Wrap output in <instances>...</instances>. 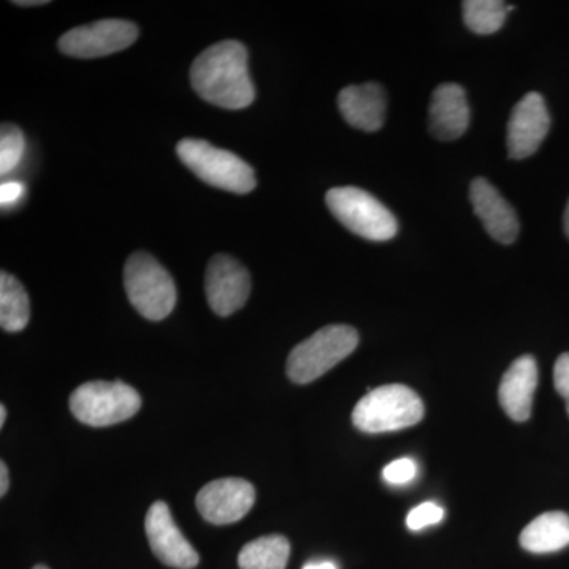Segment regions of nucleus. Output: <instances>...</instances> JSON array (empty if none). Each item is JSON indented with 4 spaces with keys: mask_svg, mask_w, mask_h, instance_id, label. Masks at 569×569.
<instances>
[{
    "mask_svg": "<svg viewBox=\"0 0 569 569\" xmlns=\"http://www.w3.org/2000/svg\"><path fill=\"white\" fill-rule=\"evenodd\" d=\"M190 81L201 99L223 110H244L257 93L241 41H220L201 52L190 69Z\"/></svg>",
    "mask_w": 569,
    "mask_h": 569,
    "instance_id": "f257e3e1",
    "label": "nucleus"
},
{
    "mask_svg": "<svg viewBox=\"0 0 569 569\" xmlns=\"http://www.w3.org/2000/svg\"><path fill=\"white\" fill-rule=\"evenodd\" d=\"M353 425L366 433L396 432L425 418V403L406 385L370 389L353 410Z\"/></svg>",
    "mask_w": 569,
    "mask_h": 569,
    "instance_id": "f03ea898",
    "label": "nucleus"
},
{
    "mask_svg": "<svg viewBox=\"0 0 569 569\" xmlns=\"http://www.w3.org/2000/svg\"><path fill=\"white\" fill-rule=\"evenodd\" d=\"M359 343V335L347 325H329L293 348L287 361V376L296 385H307L348 358Z\"/></svg>",
    "mask_w": 569,
    "mask_h": 569,
    "instance_id": "7ed1b4c3",
    "label": "nucleus"
},
{
    "mask_svg": "<svg viewBox=\"0 0 569 569\" xmlns=\"http://www.w3.org/2000/svg\"><path fill=\"white\" fill-rule=\"evenodd\" d=\"M181 162L208 186L227 192L246 194L257 187L253 168L233 152L211 142L187 138L176 146Z\"/></svg>",
    "mask_w": 569,
    "mask_h": 569,
    "instance_id": "20e7f679",
    "label": "nucleus"
},
{
    "mask_svg": "<svg viewBox=\"0 0 569 569\" xmlns=\"http://www.w3.org/2000/svg\"><path fill=\"white\" fill-rule=\"evenodd\" d=\"M123 284L130 305L151 321L164 320L176 306V287L170 272L152 254H130L123 268Z\"/></svg>",
    "mask_w": 569,
    "mask_h": 569,
    "instance_id": "39448f33",
    "label": "nucleus"
},
{
    "mask_svg": "<svg viewBox=\"0 0 569 569\" xmlns=\"http://www.w3.org/2000/svg\"><path fill=\"white\" fill-rule=\"evenodd\" d=\"M326 204L343 227L369 241H389L399 230L395 213L358 187H336L329 190Z\"/></svg>",
    "mask_w": 569,
    "mask_h": 569,
    "instance_id": "423d86ee",
    "label": "nucleus"
},
{
    "mask_svg": "<svg viewBox=\"0 0 569 569\" xmlns=\"http://www.w3.org/2000/svg\"><path fill=\"white\" fill-rule=\"evenodd\" d=\"M141 397L123 381H89L70 396V410L82 425L108 427L133 418Z\"/></svg>",
    "mask_w": 569,
    "mask_h": 569,
    "instance_id": "0eeeda50",
    "label": "nucleus"
},
{
    "mask_svg": "<svg viewBox=\"0 0 569 569\" xmlns=\"http://www.w3.org/2000/svg\"><path fill=\"white\" fill-rule=\"evenodd\" d=\"M138 39V28L126 20H100L63 33L59 50L70 58L96 59L127 50Z\"/></svg>",
    "mask_w": 569,
    "mask_h": 569,
    "instance_id": "6e6552de",
    "label": "nucleus"
},
{
    "mask_svg": "<svg viewBox=\"0 0 569 569\" xmlns=\"http://www.w3.org/2000/svg\"><path fill=\"white\" fill-rule=\"evenodd\" d=\"M250 276L246 266L230 254H216L206 269V298L213 312L230 317L246 306Z\"/></svg>",
    "mask_w": 569,
    "mask_h": 569,
    "instance_id": "1a4fd4ad",
    "label": "nucleus"
},
{
    "mask_svg": "<svg viewBox=\"0 0 569 569\" xmlns=\"http://www.w3.org/2000/svg\"><path fill=\"white\" fill-rule=\"evenodd\" d=\"M144 530L153 556L167 567L193 569L200 563V556L176 526L170 508L164 501H156L149 508Z\"/></svg>",
    "mask_w": 569,
    "mask_h": 569,
    "instance_id": "9d476101",
    "label": "nucleus"
},
{
    "mask_svg": "<svg viewBox=\"0 0 569 569\" xmlns=\"http://www.w3.org/2000/svg\"><path fill=\"white\" fill-rule=\"evenodd\" d=\"M254 497V488L246 479H216L198 492L197 508L213 526H228L246 518L253 507Z\"/></svg>",
    "mask_w": 569,
    "mask_h": 569,
    "instance_id": "9b49d317",
    "label": "nucleus"
},
{
    "mask_svg": "<svg viewBox=\"0 0 569 569\" xmlns=\"http://www.w3.org/2000/svg\"><path fill=\"white\" fill-rule=\"evenodd\" d=\"M550 116L545 99L537 92L527 93L515 108L508 122L509 159L533 156L548 137Z\"/></svg>",
    "mask_w": 569,
    "mask_h": 569,
    "instance_id": "f8f14e48",
    "label": "nucleus"
},
{
    "mask_svg": "<svg viewBox=\"0 0 569 569\" xmlns=\"http://www.w3.org/2000/svg\"><path fill=\"white\" fill-rule=\"evenodd\" d=\"M470 200L475 213L496 241L512 244L518 239L519 220L515 208L492 183L482 178L475 179L470 187Z\"/></svg>",
    "mask_w": 569,
    "mask_h": 569,
    "instance_id": "ddd939ff",
    "label": "nucleus"
},
{
    "mask_svg": "<svg viewBox=\"0 0 569 569\" xmlns=\"http://www.w3.org/2000/svg\"><path fill=\"white\" fill-rule=\"evenodd\" d=\"M470 107L466 91L456 82L438 86L429 111V129L441 141H455L467 132Z\"/></svg>",
    "mask_w": 569,
    "mask_h": 569,
    "instance_id": "4468645a",
    "label": "nucleus"
},
{
    "mask_svg": "<svg viewBox=\"0 0 569 569\" xmlns=\"http://www.w3.org/2000/svg\"><path fill=\"white\" fill-rule=\"evenodd\" d=\"M538 387V366L533 356L516 359L501 378L498 399L512 421L523 422L530 418L533 396Z\"/></svg>",
    "mask_w": 569,
    "mask_h": 569,
    "instance_id": "2eb2a0df",
    "label": "nucleus"
},
{
    "mask_svg": "<svg viewBox=\"0 0 569 569\" xmlns=\"http://www.w3.org/2000/svg\"><path fill=\"white\" fill-rule=\"evenodd\" d=\"M337 104L347 123L365 132H377L387 118V93L377 82L348 86L340 91Z\"/></svg>",
    "mask_w": 569,
    "mask_h": 569,
    "instance_id": "dca6fc26",
    "label": "nucleus"
},
{
    "mask_svg": "<svg viewBox=\"0 0 569 569\" xmlns=\"http://www.w3.org/2000/svg\"><path fill=\"white\" fill-rule=\"evenodd\" d=\"M520 546L531 553L557 552L569 546V516L550 511L538 516L520 533Z\"/></svg>",
    "mask_w": 569,
    "mask_h": 569,
    "instance_id": "f3484780",
    "label": "nucleus"
},
{
    "mask_svg": "<svg viewBox=\"0 0 569 569\" xmlns=\"http://www.w3.org/2000/svg\"><path fill=\"white\" fill-rule=\"evenodd\" d=\"M31 305L28 291L17 277L3 271L0 274V325L3 331L20 332L29 323Z\"/></svg>",
    "mask_w": 569,
    "mask_h": 569,
    "instance_id": "a211bd4d",
    "label": "nucleus"
},
{
    "mask_svg": "<svg viewBox=\"0 0 569 569\" xmlns=\"http://www.w3.org/2000/svg\"><path fill=\"white\" fill-rule=\"evenodd\" d=\"M290 559V542L282 535H268L247 542L238 557L241 569H284Z\"/></svg>",
    "mask_w": 569,
    "mask_h": 569,
    "instance_id": "6ab92c4d",
    "label": "nucleus"
},
{
    "mask_svg": "<svg viewBox=\"0 0 569 569\" xmlns=\"http://www.w3.org/2000/svg\"><path fill=\"white\" fill-rule=\"evenodd\" d=\"M463 21L471 32L490 36L503 28L508 6L500 0H467L462 3Z\"/></svg>",
    "mask_w": 569,
    "mask_h": 569,
    "instance_id": "aec40b11",
    "label": "nucleus"
},
{
    "mask_svg": "<svg viewBox=\"0 0 569 569\" xmlns=\"http://www.w3.org/2000/svg\"><path fill=\"white\" fill-rule=\"evenodd\" d=\"M24 134L13 123H2L0 129V173L7 174L20 163L24 152Z\"/></svg>",
    "mask_w": 569,
    "mask_h": 569,
    "instance_id": "412c9836",
    "label": "nucleus"
},
{
    "mask_svg": "<svg viewBox=\"0 0 569 569\" xmlns=\"http://www.w3.org/2000/svg\"><path fill=\"white\" fill-rule=\"evenodd\" d=\"M443 508L438 507L432 501H426V503L419 505V507L411 509L410 515L407 516L408 529L418 531L426 529L429 526H436L443 519Z\"/></svg>",
    "mask_w": 569,
    "mask_h": 569,
    "instance_id": "4be33fe9",
    "label": "nucleus"
},
{
    "mask_svg": "<svg viewBox=\"0 0 569 569\" xmlns=\"http://www.w3.org/2000/svg\"><path fill=\"white\" fill-rule=\"evenodd\" d=\"M415 477H417V462L413 459H397L383 470L385 481L389 485H407L413 481Z\"/></svg>",
    "mask_w": 569,
    "mask_h": 569,
    "instance_id": "5701e85b",
    "label": "nucleus"
},
{
    "mask_svg": "<svg viewBox=\"0 0 569 569\" xmlns=\"http://www.w3.org/2000/svg\"><path fill=\"white\" fill-rule=\"evenodd\" d=\"M553 383H556L557 392L567 402L569 415V353L561 355L557 359L556 367H553Z\"/></svg>",
    "mask_w": 569,
    "mask_h": 569,
    "instance_id": "b1692460",
    "label": "nucleus"
},
{
    "mask_svg": "<svg viewBox=\"0 0 569 569\" xmlns=\"http://www.w3.org/2000/svg\"><path fill=\"white\" fill-rule=\"evenodd\" d=\"M22 194H24V186L20 182H3L0 186V201H2L3 208L17 204Z\"/></svg>",
    "mask_w": 569,
    "mask_h": 569,
    "instance_id": "393cba45",
    "label": "nucleus"
},
{
    "mask_svg": "<svg viewBox=\"0 0 569 569\" xmlns=\"http://www.w3.org/2000/svg\"><path fill=\"white\" fill-rule=\"evenodd\" d=\"M9 468H7L6 462H0V496L6 497V493L9 492Z\"/></svg>",
    "mask_w": 569,
    "mask_h": 569,
    "instance_id": "a878e982",
    "label": "nucleus"
},
{
    "mask_svg": "<svg viewBox=\"0 0 569 569\" xmlns=\"http://www.w3.org/2000/svg\"><path fill=\"white\" fill-rule=\"evenodd\" d=\"M302 569H337L331 561H320V563H307Z\"/></svg>",
    "mask_w": 569,
    "mask_h": 569,
    "instance_id": "bb28decb",
    "label": "nucleus"
},
{
    "mask_svg": "<svg viewBox=\"0 0 569 569\" xmlns=\"http://www.w3.org/2000/svg\"><path fill=\"white\" fill-rule=\"evenodd\" d=\"M14 6L20 7H36V6H44V3H48L47 0H29V2H24V0H21V2H13Z\"/></svg>",
    "mask_w": 569,
    "mask_h": 569,
    "instance_id": "cd10ccee",
    "label": "nucleus"
},
{
    "mask_svg": "<svg viewBox=\"0 0 569 569\" xmlns=\"http://www.w3.org/2000/svg\"><path fill=\"white\" fill-rule=\"evenodd\" d=\"M7 419V408L6 406L0 407V427H3L6 425Z\"/></svg>",
    "mask_w": 569,
    "mask_h": 569,
    "instance_id": "c85d7f7f",
    "label": "nucleus"
},
{
    "mask_svg": "<svg viewBox=\"0 0 569 569\" xmlns=\"http://www.w3.org/2000/svg\"><path fill=\"white\" fill-rule=\"evenodd\" d=\"M565 231H567L569 238V201L567 206V211H565Z\"/></svg>",
    "mask_w": 569,
    "mask_h": 569,
    "instance_id": "c756f323",
    "label": "nucleus"
},
{
    "mask_svg": "<svg viewBox=\"0 0 569 569\" xmlns=\"http://www.w3.org/2000/svg\"><path fill=\"white\" fill-rule=\"evenodd\" d=\"M32 569H50V568L44 567V565H37V567L32 568Z\"/></svg>",
    "mask_w": 569,
    "mask_h": 569,
    "instance_id": "7c9ffc66",
    "label": "nucleus"
}]
</instances>
